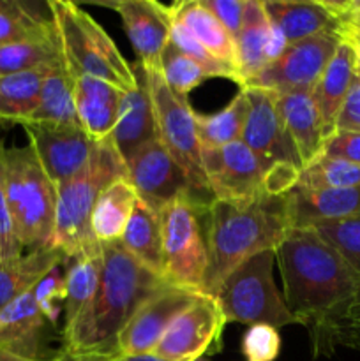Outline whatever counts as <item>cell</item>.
Here are the masks:
<instances>
[{"mask_svg":"<svg viewBox=\"0 0 360 361\" xmlns=\"http://www.w3.org/2000/svg\"><path fill=\"white\" fill-rule=\"evenodd\" d=\"M120 242L138 263L164 279L161 215L140 197Z\"/></svg>","mask_w":360,"mask_h":361,"instance_id":"cell-29","label":"cell"},{"mask_svg":"<svg viewBox=\"0 0 360 361\" xmlns=\"http://www.w3.org/2000/svg\"><path fill=\"white\" fill-rule=\"evenodd\" d=\"M242 90L249 99V113L240 141L260 159L267 173L279 164H292L300 169L299 155L279 116L274 92L261 88Z\"/></svg>","mask_w":360,"mask_h":361,"instance_id":"cell-15","label":"cell"},{"mask_svg":"<svg viewBox=\"0 0 360 361\" xmlns=\"http://www.w3.org/2000/svg\"><path fill=\"white\" fill-rule=\"evenodd\" d=\"M293 229H307L318 222L360 215V187L349 189H304L288 192Z\"/></svg>","mask_w":360,"mask_h":361,"instance_id":"cell-24","label":"cell"},{"mask_svg":"<svg viewBox=\"0 0 360 361\" xmlns=\"http://www.w3.org/2000/svg\"><path fill=\"white\" fill-rule=\"evenodd\" d=\"M49 69L52 67L0 76V122L21 126L30 118L39 106L42 83Z\"/></svg>","mask_w":360,"mask_h":361,"instance_id":"cell-31","label":"cell"},{"mask_svg":"<svg viewBox=\"0 0 360 361\" xmlns=\"http://www.w3.org/2000/svg\"><path fill=\"white\" fill-rule=\"evenodd\" d=\"M23 245L18 240L16 229H14L13 217H11L6 190H4L2 169H0V261L16 259L23 256Z\"/></svg>","mask_w":360,"mask_h":361,"instance_id":"cell-42","label":"cell"},{"mask_svg":"<svg viewBox=\"0 0 360 361\" xmlns=\"http://www.w3.org/2000/svg\"><path fill=\"white\" fill-rule=\"evenodd\" d=\"M281 353V335L277 328L254 324L242 337V356L246 361H275Z\"/></svg>","mask_w":360,"mask_h":361,"instance_id":"cell-41","label":"cell"},{"mask_svg":"<svg viewBox=\"0 0 360 361\" xmlns=\"http://www.w3.org/2000/svg\"><path fill=\"white\" fill-rule=\"evenodd\" d=\"M133 71L136 74V87L124 94L116 126L109 136L126 164L140 148H143L150 141L159 140L145 69L138 62L133 66Z\"/></svg>","mask_w":360,"mask_h":361,"instance_id":"cell-20","label":"cell"},{"mask_svg":"<svg viewBox=\"0 0 360 361\" xmlns=\"http://www.w3.org/2000/svg\"><path fill=\"white\" fill-rule=\"evenodd\" d=\"M296 185L304 187V189L360 187V166L321 154L306 168L300 169Z\"/></svg>","mask_w":360,"mask_h":361,"instance_id":"cell-36","label":"cell"},{"mask_svg":"<svg viewBox=\"0 0 360 361\" xmlns=\"http://www.w3.org/2000/svg\"><path fill=\"white\" fill-rule=\"evenodd\" d=\"M274 264L275 252L256 254L222 281L214 298L226 323L274 328L296 324L274 282Z\"/></svg>","mask_w":360,"mask_h":361,"instance_id":"cell-8","label":"cell"},{"mask_svg":"<svg viewBox=\"0 0 360 361\" xmlns=\"http://www.w3.org/2000/svg\"><path fill=\"white\" fill-rule=\"evenodd\" d=\"M275 106L286 134L295 147L300 169L313 162L323 150L325 136L321 116L311 90L275 94Z\"/></svg>","mask_w":360,"mask_h":361,"instance_id":"cell-21","label":"cell"},{"mask_svg":"<svg viewBox=\"0 0 360 361\" xmlns=\"http://www.w3.org/2000/svg\"><path fill=\"white\" fill-rule=\"evenodd\" d=\"M102 270L95 295L73 324L62 330L60 351L81 358L113 360L131 317L168 282L138 263L122 242L101 243Z\"/></svg>","mask_w":360,"mask_h":361,"instance_id":"cell-2","label":"cell"},{"mask_svg":"<svg viewBox=\"0 0 360 361\" xmlns=\"http://www.w3.org/2000/svg\"><path fill=\"white\" fill-rule=\"evenodd\" d=\"M307 229H313L355 274L360 275V215L318 222Z\"/></svg>","mask_w":360,"mask_h":361,"instance_id":"cell-37","label":"cell"},{"mask_svg":"<svg viewBox=\"0 0 360 361\" xmlns=\"http://www.w3.org/2000/svg\"><path fill=\"white\" fill-rule=\"evenodd\" d=\"M335 130L360 133V78L355 76L335 118Z\"/></svg>","mask_w":360,"mask_h":361,"instance_id":"cell-45","label":"cell"},{"mask_svg":"<svg viewBox=\"0 0 360 361\" xmlns=\"http://www.w3.org/2000/svg\"><path fill=\"white\" fill-rule=\"evenodd\" d=\"M109 361H162V360L154 358V356L150 355H145V356H116V358Z\"/></svg>","mask_w":360,"mask_h":361,"instance_id":"cell-48","label":"cell"},{"mask_svg":"<svg viewBox=\"0 0 360 361\" xmlns=\"http://www.w3.org/2000/svg\"><path fill=\"white\" fill-rule=\"evenodd\" d=\"M292 231L288 194L265 190L242 204L210 200L205 210L208 263L201 293L214 296L235 268L256 254L275 252Z\"/></svg>","mask_w":360,"mask_h":361,"instance_id":"cell-3","label":"cell"},{"mask_svg":"<svg viewBox=\"0 0 360 361\" xmlns=\"http://www.w3.org/2000/svg\"><path fill=\"white\" fill-rule=\"evenodd\" d=\"M321 154L360 166V133L335 130L325 140Z\"/></svg>","mask_w":360,"mask_h":361,"instance_id":"cell-43","label":"cell"},{"mask_svg":"<svg viewBox=\"0 0 360 361\" xmlns=\"http://www.w3.org/2000/svg\"><path fill=\"white\" fill-rule=\"evenodd\" d=\"M32 289L0 310V349L25 360L48 361L53 358L44 355V344L52 324L39 309Z\"/></svg>","mask_w":360,"mask_h":361,"instance_id":"cell-19","label":"cell"},{"mask_svg":"<svg viewBox=\"0 0 360 361\" xmlns=\"http://www.w3.org/2000/svg\"><path fill=\"white\" fill-rule=\"evenodd\" d=\"M344 28H356L360 30V0L356 2H348V11H346V18H344Z\"/></svg>","mask_w":360,"mask_h":361,"instance_id":"cell-46","label":"cell"},{"mask_svg":"<svg viewBox=\"0 0 360 361\" xmlns=\"http://www.w3.org/2000/svg\"><path fill=\"white\" fill-rule=\"evenodd\" d=\"M346 39V37H344ZM349 41L353 42V46H355V53H356V66H355V73L356 76L360 78V42L359 41H353V39H349Z\"/></svg>","mask_w":360,"mask_h":361,"instance_id":"cell-51","label":"cell"},{"mask_svg":"<svg viewBox=\"0 0 360 361\" xmlns=\"http://www.w3.org/2000/svg\"><path fill=\"white\" fill-rule=\"evenodd\" d=\"M200 296V293L189 289L164 286L138 309L124 328L119 338V356L150 355L169 324L180 314L186 312Z\"/></svg>","mask_w":360,"mask_h":361,"instance_id":"cell-14","label":"cell"},{"mask_svg":"<svg viewBox=\"0 0 360 361\" xmlns=\"http://www.w3.org/2000/svg\"><path fill=\"white\" fill-rule=\"evenodd\" d=\"M127 175L138 197L155 212L180 194L193 192L184 171L159 140L147 143L127 161Z\"/></svg>","mask_w":360,"mask_h":361,"instance_id":"cell-16","label":"cell"},{"mask_svg":"<svg viewBox=\"0 0 360 361\" xmlns=\"http://www.w3.org/2000/svg\"><path fill=\"white\" fill-rule=\"evenodd\" d=\"M21 127L42 169L55 185L76 175L95 148V141L80 123L25 122Z\"/></svg>","mask_w":360,"mask_h":361,"instance_id":"cell-13","label":"cell"},{"mask_svg":"<svg viewBox=\"0 0 360 361\" xmlns=\"http://www.w3.org/2000/svg\"><path fill=\"white\" fill-rule=\"evenodd\" d=\"M27 122L80 123L74 106V76L66 63L48 71L42 83L39 106Z\"/></svg>","mask_w":360,"mask_h":361,"instance_id":"cell-32","label":"cell"},{"mask_svg":"<svg viewBox=\"0 0 360 361\" xmlns=\"http://www.w3.org/2000/svg\"><path fill=\"white\" fill-rule=\"evenodd\" d=\"M342 37L353 39V41L360 42V30H356V28H344V30H342Z\"/></svg>","mask_w":360,"mask_h":361,"instance_id":"cell-50","label":"cell"},{"mask_svg":"<svg viewBox=\"0 0 360 361\" xmlns=\"http://www.w3.org/2000/svg\"><path fill=\"white\" fill-rule=\"evenodd\" d=\"M99 4L112 7L122 18L127 37L141 66H159V59L172 34L173 20L169 6L155 0H116Z\"/></svg>","mask_w":360,"mask_h":361,"instance_id":"cell-17","label":"cell"},{"mask_svg":"<svg viewBox=\"0 0 360 361\" xmlns=\"http://www.w3.org/2000/svg\"><path fill=\"white\" fill-rule=\"evenodd\" d=\"M173 21L182 25L212 56L239 71L236 41L221 21L201 4V0H184L169 6ZM240 74V73H239Z\"/></svg>","mask_w":360,"mask_h":361,"instance_id":"cell-26","label":"cell"},{"mask_svg":"<svg viewBox=\"0 0 360 361\" xmlns=\"http://www.w3.org/2000/svg\"><path fill=\"white\" fill-rule=\"evenodd\" d=\"M196 361H208V360H205V358H200V360H196Z\"/></svg>","mask_w":360,"mask_h":361,"instance_id":"cell-52","label":"cell"},{"mask_svg":"<svg viewBox=\"0 0 360 361\" xmlns=\"http://www.w3.org/2000/svg\"><path fill=\"white\" fill-rule=\"evenodd\" d=\"M0 169L11 217L23 249L52 247L56 185L46 175L35 152L30 145L11 148L0 145Z\"/></svg>","mask_w":360,"mask_h":361,"instance_id":"cell-5","label":"cell"},{"mask_svg":"<svg viewBox=\"0 0 360 361\" xmlns=\"http://www.w3.org/2000/svg\"><path fill=\"white\" fill-rule=\"evenodd\" d=\"M282 298L309 331L314 358L360 351V275L313 229H293L275 250Z\"/></svg>","mask_w":360,"mask_h":361,"instance_id":"cell-1","label":"cell"},{"mask_svg":"<svg viewBox=\"0 0 360 361\" xmlns=\"http://www.w3.org/2000/svg\"><path fill=\"white\" fill-rule=\"evenodd\" d=\"M173 20V18H172ZM169 42H172L175 48H179L180 51L186 53L189 59H193L205 73L208 74V78H226V80L235 81L236 85L242 87V80H240L239 71L233 69L228 63L221 62L215 56H212L186 28L180 23L173 21L172 25V34H169Z\"/></svg>","mask_w":360,"mask_h":361,"instance_id":"cell-39","label":"cell"},{"mask_svg":"<svg viewBox=\"0 0 360 361\" xmlns=\"http://www.w3.org/2000/svg\"><path fill=\"white\" fill-rule=\"evenodd\" d=\"M56 358V356H55ZM53 358V360H55ZM53 360H48V361H53ZM0 361H34V360H25V358H20V356L16 355H11V353L4 351V349H0Z\"/></svg>","mask_w":360,"mask_h":361,"instance_id":"cell-49","label":"cell"},{"mask_svg":"<svg viewBox=\"0 0 360 361\" xmlns=\"http://www.w3.org/2000/svg\"><path fill=\"white\" fill-rule=\"evenodd\" d=\"M263 7L270 23L275 30H279L286 44H295L323 32H339L342 35L341 21L328 2L265 0Z\"/></svg>","mask_w":360,"mask_h":361,"instance_id":"cell-23","label":"cell"},{"mask_svg":"<svg viewBox=\"0 0 360 361\" xmlns=\"http://www.w3.org/2000/svg\"><path fill=\"white\" fill-rule=\"evenodd\" d=\"M66 261L53 247L28 250L16 259L0 261V310L30 291L44 275Z\"/></svg>","mask_w":360,"mask_h":361,"instance_id":"cell-27","label":"cell"},{"mask_svg":"<svg viewBox=\"0 0 360 361\" xmlns=\"http://www.w3.org/2000/svg\"><path fill=\"white\" fill-rule=\"evenodd\" d=\"M126 92L87 74L74 76V106L81 129L95 141L112 136Z\"/></svg>","mask_w":360,"mask_h":361,"instance_id":"cell-22","label":"cell"},{"mask_svg":"<svg viewBox=\"0 0 360 361\" xmlns=\"http://www.w3.org/2000/svg\"><path fill=\"white\" fill-rule=\"evenodd\" d=\"M143 69L152 106H154L159 141L164 145L173 161L184 171L193 192L205 200L203 194L210 192L201 162V143L198 137L194 109L191 108L186 97H179L168 87L159 66H143Z\"/></svg>","mask_w":360,"mask_h":361,"instance_id":"cell-9","label":"cell"},{"mask_svg":"<svg viewBox=\"0 0 360 361\" xmlns=\"http://www.w3.org/2000/svg\"><path fill=\"white\" fill-rule=\"evenodd\" d=\"M55 32L52 11L41 13L37 6L21 0H0V46L46 37Z\"/></svg>","mask_w":360,"mask_h":361,"instance_id":"cell-35","label":"cell"},{"mask_svg":"<svg viewBox=\"0 0 360 361\" xmlns=\"http://www.w3.org/2000/svg\"><path fill=\"white\" fill-rule=\"evenodd\" d=\"M355 66V46L349 39L342 37L341 44L335 49L334 56L325 67L320 81L313 90L314 101H316L318 111L321 116L325 140L335 133V118H337L342 101H344L346 94H348L349 87L356 76Z\"/></svg>","mask_w":360,"mask_h":361,"instance_id":"cell-25","label":"cell"},{"mask_svg":"<svg viewBox=\"0 0 360 361\" xmlns=\"http://www.w3.org/2000/svg\"><path fill=\"white\" fill-rule=\"evenodd\" d=\"M210 201L184 192L166 204L161 215L162 256H164V281L175 288L201 293L207 271L208 254L205 219Z\"/></svg>","mask_w":360,"mask_h":361,"instance_id":"cell-7","label":"cell"},{"mask_svg":"<svg viewBox=\"0 0 360 361\" xmlns=\"http://www.w3.org/2000/svg\"><path fill=\"white\" fill-rule=\"evenodd\" d=\"M201 4L221 21L222 27L236 41L240 34V27H242L244 0H201Z\"/></svg>","mask_w":360,"mask_h":361,"instance_id":"cell-44","label":"cell"},{"mask_svg":"<svg viewBox=\"0 0 360 361\" xmlns=\"http://www.w3.org/2000/svg\"><path fill=\"white\" fill-rule=\"evenodd\" d=\"M67 264L64 281H66V300H64V328L71 326L81 310L90 303L95 295L102 270V252L81 254V256L66 257Z\"/></svg>","mask_w":360,"mask_h":361,"instance_id":"cell-30","label":"cell"},{"mask_svg":"<svg viewBox=\"0 0 360 361\" xmlns=\"http://www.w3.org/2000/svg\"><path fill=\"white\" fill-rule=\"evenodd\" d=\"M226 319L214 296L201 295L186 312L180 314L150 356L162 361H196L222 348Z\"/></svg>","mask_w":360,"mask_h":361,"instance_id":"cell-11","label":"cell"},{"mask_svg":"<svg viewBox=\"0 0 360 361\" xmlns=\"http://www.w3.org/2000/svg\"><path fill=\"white\" fill-rule=\"evenodd\" d=\"M201 162L212 200L242 204L267 190V169L242 141L201 148Z\"/></svg>","mask_w":360,"mask_h":361,"instance_id":"cell-12","label":"cell"},{"mask_svg":"<svg viewBox=\"0 0 360 361\" xmlns=\"http://www.w3.org/2000/svg\"><path fill=\"white\" fill-rule=\"evenodd\" d=\"M159 69H161V74L166 83H168V87L179 97L187 99L189 92H193L205 80H208V74L193 59H189L186 53L175 48L172 42H168L161 59H159Z\"/></svg>","mask_w":360,"mask_h":361,"instance_id":"cell-38","label":"cell"},{"mask_svg":"<svg viewBox=\"0 0 360 361\" xmlns=\"http://www.w3.org/2000/svg\"><path fill=\"white\" fill-rule=\"evenodd\" d=\"M286 41L270 23L261 0H244V16L236 37V59L242 87L274 62L286 48ZM240 87V88H242Z\"/></svg>","mask_w":360,"mask_h":361,"instance_id":"cell-18","label":"cell"},{"mask_svg":"<svg viewBox=\"0 0 360 361\" xmlns=\"http://www.w3.org/2000/svg\"><path fill=\"white\" fill-rule=\"evenodd\" d=\"M53 361H109V360H95V358H81V356H73V355H67V353H59Z\"/></svg>","mask_w":360,"mask_h":361,"instance_id":"cell-47","label":"cell"},{"mask_svg":"<svg viewBox=\"0 0 360 361\" xmlns=\"http://www.w3.org/2000/svg\"><path fill=\"white\" fill-rule=\"evenodd\" d=\"M66 63L59 34L0 46V76Z\"/></svg>","mask_w":360,"mask_h":361,"instance_id":"cell-33","label":"cell"},{"mask_svg":"<svg viewBox=\"0 0 360 361\" xmlns=\"http://www.w3.org/2000/svg\"><path fill=\"white\" fill-rule=\"evenodd\" d=\"M138 192L129 178L109 183L99 196L90 217V233L95 242H120L136 207Z\"/></svg>","mask_w":360,"mask_h":361,"instance_id":"cell-28","label":"cell"},{"mask_svg":"<svg viewBox=\"0 0 360 361\" xmlns=\"http://www.w3.org/2000/svg\"><path fill=\"white\" fill-rule=\"evenodd\" d=\"M247 113H249V99L242 88L228 106L214 115H201L194 111L201 148H219L242 140Z\"/></svg>","mask_w":360,"mask_h":361,"instance_id":"cell-34","label":"cell"},{"mask_svg":"<svg viewBox=\"0 0 360 361\" xmlns=\"http://www.w3.org/2000/svg\"><path fill=\"white\" fill-rule=\"evenodd\" d=\"M60 267L53 268L32 289L39 309L42 310L52 326H56L59 323L60 310L64 312V300H66V281H64V275L60 274Z\"/></svg>","mask_w":360,"mask_h":361,"instance_id":"cell-40","label":"cell"},{"mask_svg":"<svg viewBox=\"0 0 360 361\" xmlns=\"http://www.w3.org/2000/svg\"><path fill=\"white\" fill-rule=\"evenodd\" d=\"M48 6L73 76H94L124 92L136 87L133 66L126 62L113 39L90 14L69 0H49Z\"/></svg>","mask_w":360,"mask_h":361,"instance_id":"cell-6","label":"cell"},{"mask_svg":"<svg viewBox=\"0 0 360 361\" xmlns=\"http://www.w3.org/2000/svg\"><path fill=\"white\" fill-rule=\"evenodd\" d=\"M341 41L342 35L339 32H323L288 44L274 62L268 63L242 88H261L274 94L293 90L313 92Z\"/></svg>","mask_w":360,"mask_h":361,"instance_id":"cell-10","label":"cell"},{"mask_svg":"<svg viewBox=\"0 0 360 361\" xmlns=\"http://www.w3.org/2000/svg\"><path fill=\"white\" fill-rule=\"evenodd\" d=\"M127 164L112 140L95 143L87 164L71 178L56 183L53 249L66 257L101 250L90 233V217L102 190L115 180L127 178Z\"/></svg>","mask_w":360,"mask_h":361,"instance_id":"cell-4","label":"cell"}]
</instances>
